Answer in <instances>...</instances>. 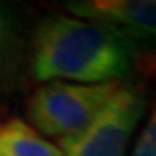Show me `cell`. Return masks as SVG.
<instances>
[{
	"instance_id": "cell-1",
	"label": "cell",
	"mask_w": 156,
	"mask_h": 156,
	"mask_svg": "<svg viewBox=\"0 0 156 156\" xmlns=\"http://www.w3.org/2000/svg\"><path fill=\"white\" fill-rule=\"evenodd\" d=\"M134 63L136 45L98 20L55 14L41 20L33 39L30 73L45 83H120Z\"/></svg>"
},
{
	"instance_id": "cell-2",
	"label": "cell",
	"mask_w": 156,
	"mask_h": 156,
	"mask_svg": "<svg viewBox=\"0 0 156 156\" xmlns=\"http://www.w3.org/2000/svg\"><path fill=\"white\" fill-rule=\"evenodd\" d=\"M120 83L83 85L69 81H49L41 85L27 101L29 126L41 136L57 138L59 144L77 138L85 130Z\"/></svg>"
},
{
	"instance_id": "cell-3",
	"label": "cell",
	"mask_w": 156,
	"mask_h": 156,
	"mask_svg": "<svg viewBox=\"0 0 156 156\" xmlns=\"http://www.w3.org/2000/svg\"><path fill=\"white\" fill-rule=\"evenodd\" d=\"M146 110V87L142 83H120L95 120L59 148L65 156H126Z\"/></svg>"
},
{
	"instance_id": "cell-4",
	"label": "cell",
	"mask_w": 156,
	"mask_h": 156,
	"mask_svg": "<svg viewBox=\"0 0 156 156\" xmlns=\"http://www.w3.org/2000/svg\"><path fill=\"white\" fill-rule=\"evenodd\" d=\"M71 16L98 20L136 43H156V0H81L65 6Z\"/></svg>"
},
{
	"instance_id": "cell-5",
	"label": "cell",
	"mask_w": 156,
	"mask_h": 156,
	"mask_svg": "<svg viewBox=\"0 0 156 156\" xmlns=\"http://www.w3.org/2000/svg\"><path fill=\"white\" fill-rule=\"evenodd\" d=\"M0 156H65L27 122L14 120L0 126Z\"/></svg>"
},
{
	"instance_id": "cell-6",
	"label": "cell",
	"mask_w": 156,
	"mask_h": 156,
	"mask_svg": "<svg viewBox=\"0 0 156 156\" xmlns=\"http://www.w3.org/2000/svg\"><path fill=\"white\" fill-rule=\"evenodd\" d=\"M16 20L10 8L0 4V79L10 67L16 53Z\"/></svg>"
},
{
	"instance_id": "cell-7",
	"label": "cell",
	"mask_w": 156,
	"mask_h": 156,
	"mask_svg": "<svg viewBox=\"0 0 156 156\" xmlns=\"http://www.w3.org/2000/svg\"><path fill=\"white\" fill-rule=\"evenodd\" d=\"M130 156H156V98L150 114H148V120L142 126L138 138L132 146Z\"/></svg>"
}]
</instances>
